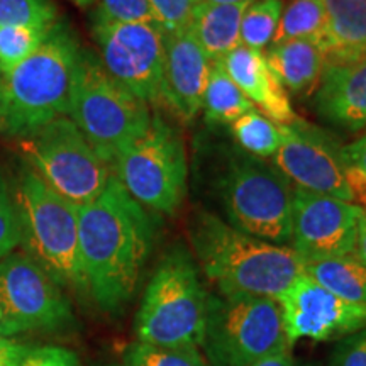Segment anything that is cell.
Masks as SVG:
<instances>
[{
	"instance_id": "1",
	"label": "cell",
	"mask_w": 366,
	"mask_h": 366,
	"mask_svg": "<svg viewBox=\"0 0 366 366\" xmlns=\"http://www.w3.org/2000/svg\"><path fill=\"white\" fill-rule=\"evenodd\" d=\"M157 237V221L116 175L79 207V242L86 294L100 310L121 314L134 297Z\"/></svg>"
},
{
	"instance_id": "2",
	"label": "cell",
	"mask_w": 366,
	"mask_h": 366,
	"mask_svg": "<svg viewBox=\"0 0 366 366\" xmlns=\"http://www.w3.org/2000/svg\"><path fill=\"white\" fill-rule=\"evenodd\" d=\"M189 239L197 267L214 283L219 295L278 299L304 273V262L290 246L237 231L207 210L192 216Z\"/></svg>"
},
{
	"instance_id": "3",
	"label": "cell",
	"mask_w": 366,
	"mask_h": 366,
	"mask_svg": "<svg viewBox=\"0 0 366 366\" xmlns=\"http://www.w3.org/2000/svg\"><path fill=\"white\" fill-rule=\"evenodd\" d=\"M209 168V190L237 231L288 246L292 239L294 187L272 162L253 157L239 146L221 144Z\"/></svg>"
},
{
	"instance_id": "4",
	"label": "cell",
	"mask_w": 366,
	"mask_h": 366,
	"mask_svg": "<svg viewBox=\"0 0 366 366\" xmlns=\"http://www.w3.org/2000/svg\"><path fill=\"white\" fill-rule=\"evenodd\" d=\"M80 49L71 27L58 21L34 53L0 73V131L22 137L68 116Z\"/></svg>"
},
{
	"instance_id": "5",
	"label": "cell",
	"mask_w": 366,
	"mask_h": 366,
	"mask_svg": "<svg viewBox=\"0 0 366 366\" xmlns=\"http://www.w3.org/2000/svg\"><path fill=\"white\" fill-rule=\"evenodd\" d=\"M21 246L61 288L86 294L79 242V207L24 167L12 189Z\"/></svg>"
},
{
	"instance_id": "6",
	"label": "cell",
	"mask_w": 366,
	"mask_h": 366,
	"mask_svg": "<svg viewBox=\"0 0 366 366\" xmlns=\"http://www.w3.org/2000/svg\"><path fill=\"white\" fill-rule=\"evenodd\" d=\"M205 290L194 254L175 244L159 259L136 315L139 342L200 350L207 315Z\"/></svg>"
},
{
	"instance_id": "7",
	"label": "cell",
	"mask_w": 366,
	"mask_h": 366,
	"mask_svg": "<svg viewBox=\"0 0 366 366\" xmlns=\"http://www.w3.org/2000/svg\"><path fill=\"white\" fill-rule=\"evenodd\" d=\"M68 117L111 167L151 122L148 104L119 84L86 48L80 49Z\"/></svg>"
},
{
	"instance_id": "8",
	"label": "cell",
	"mask_w": 366,
	"mask_h": 366,
	"mask_svg": "<svg viewBox=\"0 0 366 366\" xmlns=\"http://www.w3.org/2000/svg\"><path fill=\"white\" fill-rule=\"evenodd\" d=\"M285 347L290 346L277 299L209 294L200 345L209 366H251Z\"/></svg>"
},
{
	"instance_id": "9",
	"label": "cell",
	"mask_w": 366,
	"mask_h": 366,
	"mask_svg": "<svg viewBox=\"0 0 366 366\" xmlns=\"http://www.w3.org/2000/svg\"><path fill=\"white\" fill-rule=\"evenodd\" d=\"M116 178L144 209L173 216L187 195L189 162L180 131L157 114L143 134L119 153Z\"/></svg>"
},
{
	"instance_id": "10",
	"label": "cell",
	"mask_w": 366,
	"mask_h": 366,
	"mask_svg": "<svg viewBox=\"0 0 366 366\" xmlns=\"http://www.w3.org/2000/svg\"><path fill=\"white\" fill-rule=\"evenodd\" d=\"M19 151L49 189L76 207L97 199L112 177L111 164L66 116L22 136Z\"/></svg>"
},
{
	"instance_id": "11",
	"label": "cell",
	"mask_w": 366,
	"mask_h": 366,
	"mask_svg": "<svg viewBox=\"0 0 366 366\" xmlns=\"http://www.w3.org/2000/svg\"><path fill=\"white\" fill-rule=\"evenodd\" d=\"M0 310L9 336L54 332L75 324L63 288L26 253H11L0 259Z\"/></svg>"
},
{
	"instance_id": "12",
	"label": "cell",
	"mask_w": 366,
	"mask_h": 366,
	"mask_svg": "<svg viewBox=\"0 0 366 366\" xmlns=\"http://www.w3.org/2000/svg\"><path fill=\"white\" fill-rule=\"evenodd\" d=\"M105 70L146 104H163L164 34L146 22L92 21Z\"/></svg>"
},
{
	"instance_id": "13",
	"label": "cell",
	"mask_w": 366,
	"mask_h": 366,
	"mask_svg": "<svg viewBox=\"0 0 366 366\" xmlns=\"http://www.w3.org/2000/svg\"><path fill=\"white\" fill-rule=\"evenodd\" d=\"M340 146L329 132L297 119L283 124V143L272 164L295 189L355 204Z\"/></svg>"
},
{
	"instance_id": "14",
	"label": "cell",
	"mask_w": 366,
	"mask_h": 366,
	"mask_svg": "<svg viewBox=\"0 0 366 366\" xmlns=\"http://www.w3.org/2000/svg\"><path fill=\"white\" fill-rule=\"evenodd\" d=\"M288 346L297 341H340L366 327V307L331 294L307 273H300L278 297Z\"/></svg>"
},
{
	"instance_id": "15",
	"label": "cell",
	"mask_w": 366,
	"mask_h": 366,
	"mask_svg": "<svg viewBox=\"0 0 366 366\" xmlns=\"http://www.w3.org/2000/svg\"><path fill=\"white\" fill-rule=\"evenodd\" d=\"M363 214L365 210L356 204L294 189L290 248L304 264L355 254Z\"/></svg>"
},
{
	"instance_id": "16",
	"label": "cell",
	"mask_w": 366,
	"mask_h": 366,
	"mask_svg": "<svg viewBox=\"0 0 366 366\" xmlns=\"http://www.w3.org/2000/svg\"><path fill=\"white\" fill-rule=\"evenodd\" d=\"M210 59L190 29L164 36L163 105L182 121H194L202 111Z\"/></svg>"
},
{
	"instance_id": "17",
	"label": "cell",
	"mask_w": 366,
	"mask_h": 366,
	"mask_svg": "<svg viewBox=\"0 0 366 366\" xmlns=\"http://www.w3.org/2000/svg\"><path fill=\"white\" fill-rule=\"evenodd\" d=\"M314 109L324 122L356 132L366 127V53L324 65Z\"/></svg>"
},
{
	"instance_id": "18",
	"label": "cell",
	"mask_w": 366,
	"mask_h": 366,
	"mask_svg": "<svg viewBox=\"0 0 366 366\" xmlns=\"http://www.w3.org/2000/svg\"><path fill=\"white\" fill-rule=\"evenodd\" d=\"M221 63L232 81L263 116L277 124H292L299 119L288 92L269 68L267 56L262 51L239 44Z\"/></svg>"
},
{
	"instance_id": "19",
	"label": "cell",
	"mask_w": 366,
	"mask_h": 366,
	"mask_svg": "<svg viewBox=\"0 0 366 366\" xmlns=\"http://www.w3.org/2000/svg\"><path fill=\"white\" fill-rule=\"evenodd\" d=\"M264 56L285 90L295 97H309L317 90L326 65V54L319 44L305 39L285 41L269 46Z\"/></svg>"
},
{
	"instance_id": "20",
	"label": "cell",
	"mask_w": 366,
	"mask_h": 366,
	"mask_svg": "<svg viewBox=\"0 0 366 366\" xmlns=\"http://www.w3.org/2000/svg\"><path fill=\"white\" fill-rule=\"evenodd\" d=\"M251 2L231 6H197L190 31L210 63L222 61L241 44V21Z\"/></svg>"
},
{
	"instance_id": "21",
	"label": "cell",
	"mask_w": 366,
	"mask_h": 366,
	"mask_svg": "<svg viewBox=\"0 0 366 366\" xmlns=\"http://www.w3.org/2000/svg\"><path fill=\"white\" fill-rule=\"evenodd\" d=\"M329 21L331 46L326 61L366 53V0H322Z\"/></svg>"
},
{
	"instance_id": "22",
	"label": "cell",
	"mask_w": 366,
	"mask_h": 366,
	"mask_svg": "<svg viewBox=\"0 0 366 366\" xmlns=\"http://www.w3.org/2000/svg\"><path fill=\"white\" fill-rule=\"evenodd\" d=\"M304 272L340 299L366 307V267L356 254L305 263Z\"/></svg>"
},
{
	"instance_id": "23",
	"label": "cell",
	"mask_w": 366,
	"mask_h": 366,
	"mask_svg": "<svg viewBox=\"0 0 366 366\" xmlns=\"http://www.w3.org/2000/svg\"><path fill=\"white\" fill-rule=\"evenodd\" d=\"M292 39L312 41L322 48L324 54L329 51L331 33L322 0H288L283 6L272 46Z\"/></svg>"
},
{
	"instance_id": "24",
	"label": "cell",
	"mask_w": 366,
	"mask_h": 366,
	"mask_svg": "<svg viewBox=\"0 0 366 366\" xmlns=\"http://www.w3.org/2000/svg\"><path fill=\"white\" fill-rule=\"evenodd\" d=\"M202 109L205 121L210 124L231 126L237 117L254 109V105L227 75L222 63L217 61L210 63Z\"/></svg>"
},
{
	"instance_id": "25",
	"label": "cell",
	"mask_w": 366,
	"mask_h": 366,
	"mask_svg": "<svg viewBox=\"0 0 366 366\" xmlns=\"http://www.w3.org/2000/svg\"><path fill=\"white\" fill-rule=\"evenodd\" d=\"M229 127L236 146L253 157L272 158L283 143V124L273 122L258 109L242 114Z\"/></svg>"
},
{
	"instance_id": "26",
	"label": "cell",
	"mask_w": 366,
	"mask_h": 366,
	"mask_svg": "<svg viewBox=\"0 0 366 366\" xmlns=\"http://www.w3.org/2000/svg\"><path fill=\"white\" fill-rule=\"evenodd\" d=\"M283 0H254L241 21V44L256 51L272 46L283 12Z\"/></svg>"
},
{
	"instance_id": "27",
	"label": "cell",
	"mask_w": 366,
	"mask_h": 366,
	"mask_svg": "<svg viewBox=\"0 0 366 366\" xmlns=\"http://www.w3.org/2000/svg\"><path fill=\"white\" fill-rule=\"evenodd\" d=\"M122 366H209L197 347L132 342L122 353Z\"/></svg>"
},
{
	"instance_id": "28",
	"label": "cell",
	"mask_w": 366,
	"mask_h": 366,
	"mask_svg": "<svg viewBox=\"0 0 366 366\" xmlns=\"http://www.w3.org/2000/svg\"><path fill=\"white\" fill-rule=\"evenodd\" d=\"M51 27L0 26V73L12 70L34 53Z\"/></svg>"
},
{
	"instance_id": "29",
	"label": "cell",
	"mask_w": 366,
	"mask_h": 366,
	"mask_svg": "<svg viewBox=\"0 0 366 366\" xmlns=\"http://www.w3.org/2000/svg\"><path fill=\"white\" fill-rule=\"evenodd\" d=\"M56 22L53 0H0V26L51 27Z\"/></svg>"
},
{
	"instance_id": "30",
	"label": "cell",
	"mask_w": 366,
	"mask_h": 366,
	"mask_svg": "<svg viewBox=\"0 0 366 366\" xmlns=\"http://www.w3.org/2000/svg\"><path fill=\"white\" fill-rule=\"evenodd\" d=\"M157 26L164 36L190 29L197 0H149Z\"/></svg>"
},
{
	"instance_id": "31",
	"label": "cell",
	"mask_w": 366,
	"mask_h": 366,
	"mask_svg": "<svg viewBox=\"0 0 366 366\" xmlns=\"http://www.w3.org/2000/svg\"><path fill=\"white\" fill-rule=\"evenodd\" d=\"M94 21L157 24L149 0H97Z\"/></svg>"
},
{
	"instance_id": "32",
	"label": "cell",
	"mask_w": 366,
	"mask_h": 366,
	"mask_svg": "<svg viewBox=\"0 0 366 366\" xmlns=\"http://www.w3.org/2000/svg\"><path fill=\"white\" fill-rule=\"evenodd\" d=\"M21 244V229L16 204L7 182L0 173V259L11 254Z\"/></svg>"
},
{
	"instance_id": "33",
	"label": "cell",
	"mask_w": 366,
	"mask_h": 366,
	"mask_svg": "<svg viewBox=\"0 0 366 366\" xmlns=\"http://www.w3.org/2000/svg\"><path fill=\"white\" fill-rule=\"evenodd\" d=\"M327 366H366V327L337 341Z\"/></svg>"
},
{
	"instance_id": "34",
	"label": "cell",
	"mask_w": 366,
	"mask_h": 366,
	"mask_svg": "<svg viewBox=\"0 0 366 366\" xmlns=\"http://www.w3.org/2000/svg\"><path fill=\"white\" fill-rule=\"evenodd\" d=\"M21 366H84L76 353L63 346H29Z\"/></svg>"
},
{
	"instance_id": "35",
	"label": "cell",
	"mask_w": 366,
	"mask_h": 366,
	"mask_svg": "<svg viewBox=\"0 0 366 366\" xmlns=\"http://www.w3.org/2000/svg\"><path fill=\"white\" fill-rule=\"evenodd\" d=\"M341 154L347 168L358 172L361 177L366 178V136L356 139L355 143L342 146Z\"/></svg>"
},
{
	"instance_id": "36",
	"label": "cell",
	"mask_w": 366,
	"mask_h": 366,
	"mask_svg": "<svg viewBox=\"0 0 366 366\" xmlns=\"http://www.w3.org/2000/svg\"><path fill=\"white\" fill-rule=\"evenodd\" d=\"M29 346L11 340V337L0 336V366H21Z\"/></svg>"
},
{
	"instance_id": "37",
	"label": "cell",
	"mask_w": 366,
	"mask_h": 366,
	"mask_svg": "<svg viewBox=\"0 0 366 366\" xmlns=\"http://www.w3.org/2000/svg\"><path fill=\"white\" fill-rule=\"evenodd\" d=\"M251 366H295V363L294 356H292V350L290 347H285V350L269 355L267 358H263L262 361Z\"/></svg>"
},
{
	"instance_id": "38",
	"label": "cell",
	"mask_w": 366,
	"mask_h": 366,
	"mask_svg": "<svg viewBox=\"0 0 366 366\" xmlns=\"http://www.w3.org/2000/svg\"><path fill=\"white\" fill-rule=\"evenodd\" d=\"M355 254L358 256V259L366 267V212L361 217L360 226H358V237H356V248Z\"/></svg>"
},
{
	"instance_id": "39",
	"label": "cell",
	"mask_w": 366,
	"mask_h": 366,
	"mask_svg": "<svg viewBox=\"0 0 366 366\" xmlns=\"http://www.w3.org/2000/svg\"><path fill=\"white\" fill-rule=\"evenodd\" d=\"M244 2H254V0H197V6H200V4H209V6H231V4Z\"/></svg>"
},
{
	"instance_id": "40",
	"label": "cell",
	"mask_w": 366,
	"mask_h": 366,
	"mask_svg": "<svg viewBox=\"0 0 366 366\" xmlns=\"http://www.w3.org/2000/svg\"><path fill=\"white\" fill-rule=\"evenodd\" d=\"M0 336H6V337H9V329H7L6 317H4V312H2V310H0Z\"/></svg>"
},
{
	"instance_id": "41",
	"label": "cell",
	"mask_w": 366,
	"mask_h": 366,
	"mask_svg": "<svg viewBox=\"0 0 366 366\" xmlns=\"http://www.w3.org/2000/svg\"><path fill=\"white\" fill-rule=\"evenodd\" d=\"M71 2L76 4L79 7H89V6H92V4H94V0H71Z\"/></svg>"
},
{
	"instance_id": "42",
	"label": "cell",
	"mask_w": 366,
	"mask_h": 366,
	"mask_svg": "<svg viewBox=\"0 0 366 366\" xmlns=\"http://www.w3.org/2000/svg\"><path fill=\"white\" fill-rule=\"evenodd\" d=\"M0 116H2V100H0Z\"/></svg>"
},
{
	"instance_id": "43",
	"label": "cell",
	"mask_w": 366,
	"mask_h": 366,
	"mask_svg": "<svg viewBox=\"0 0 366 366\" xmlns=\"http://www.w3.org/2000/svg\"><path fill=\"white\" fill-rule=\"evenodd\" d=\"M304 366H319V365H304Z\"/></svg>"
},
{
	"instance_id": "44",
	"label": "cell",
	"mask_w": 366,
	"mask_h": 366,
	"mask_svg": "<svg viewBox=\"0 0 366 366\" xmlns=\"http://www.w3.org/2000/svg\"><path fill=\"white\" fill-rule=\"evenodd\" d=\"M114 366H116V365H114Z\"/></svg>"
}]
</instances>
